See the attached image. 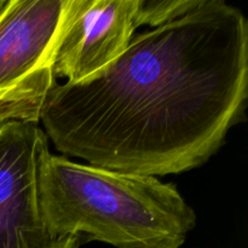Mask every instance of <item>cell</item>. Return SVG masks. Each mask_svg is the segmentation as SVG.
Segmentation results:
<instances>
[{"label":"cell","mask_w":248,"mask_h":248,"mask_svg":"<svg viewBox=\"0 0 248 248\" xmlns=\"http://www.w3.org/2000/svg\"><path fill=\"white\" fill-rule=\"evenodd\" d=\"M47 229L116 248H179L196 215L176 186L50 154L39 178Z\"/></svg>","instance_id":"obj_2"},{"label":"cell","mask_w":248,"mask_h":248,"mask_svg":"<svg viewBox=\"0 0 248 248\" xmlns=\"http://www.w3.org/2000/svg\"><path fill=\"white\" fill-rule=\"evenodd\" d=\"M138 0H69L53 75L79 82L116 60L135 35Z\"/></svg>","instance_id":"obj_5"},{"label":"cell","mask_w":248,"mask_h":248,"mask_svg":"<svg viewBox=\"0 0 248 248\" xmlns=\"http://www.w3.org/2000/svg\"><path fill=\"white\" fill-rule=\"evenodd\" d=\"M200 2L201 0H138L136 24L156 28L179 18Z\"/></svg>","instance_id":"obj_6"},{"label":"cell","mask_w":248,"mask_h":248,"mask_svg":"<svg viewBox=\"0 0 248 248\" xmlns=\"http://www.w3.org/2000/svg\"><path fill=\"white\" fill-rule=\"evenodd\" d=\"M247 97L248 21L223 0H201L133 35L92 77L53 85L39 123L63 156L166 176L212 157L245 119Z\"/></svg>","instance_id":"obj_1"},{"label":"cell","mask_w":248,"mask_h":248,"mask_svg":"<svg viewBox=\"0 0 248 248\" xmlns=\"http://www.w3.org/2000/svg\"><path fill=\"white\" fill-rule=\"evenodd\" d=\"M69 0H0V123L40 121Z\"/></svg>","instance_id":"obj_3"},{"label":"cell","mask_w":248,"mask_h":248,"mask_svg":"<svg viewBox=\"0 0 248 248\" xmlns=\"http://www.w3.org/2000/svg\"><path fill=\"white\" fill-rule=\"evenodd\" d=\"M48 154L39 123H0V248L80 247L81 237L56 236L46 227L39 178Z\"/></svg>","instance_id":"obj_4"}]
</instances>
